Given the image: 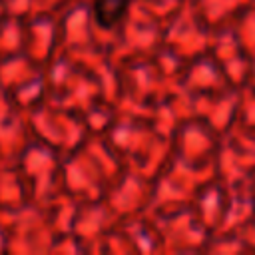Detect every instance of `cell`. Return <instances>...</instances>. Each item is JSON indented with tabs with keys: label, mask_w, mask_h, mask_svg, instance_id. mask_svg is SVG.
Masks as SVG:
<instances>
[]
</instances>
